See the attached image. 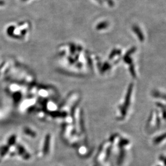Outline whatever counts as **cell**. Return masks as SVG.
Returning <instances> with one entry per match:
<instances>
[{"mask_svg":"<svg viewBox=\"0 0 166 166\" xmlns=\"http://www.w3.org/2000/svg\"><path fill=\"white\" fill-rule=\"evenodd\" d=\"M77 151H78V153L79 155L84 156V155H86V154L88 155V147L85 145H79L77 146Z\"/></svg>","mask_w":166,"mask_h":166,"instance_id":"7a4b0ae2","label":"cell"},{"mask_svg":"<svg viewBox=\"0 0 166 166\" xmlns=\"http://www.w3.org/2000/svg\"><path fill=\"white\" fill-rule=\"evenodd\" d=\"M52 137L50 134H48L44 137L39 146L37 153L38 157H43L48 155L51 152L52 147Z\"/></svg>","mask_w":166,"mask_h":166,"instance_id":"6da1fadb","label":"cell"},{"mask_svg":"<svg viewBox=\"0 0 166 166\" xmlns=\"http://www.w3.org/2000/svg\"><path fill=\"white\" fill-rule=\"evenodd\" d=\"M24 133L25 135L29 137V138H35L36 137V132H33L32 130H30V128L26 127L24 130Z\"/></svg>","mask_w":166,"mask_h":166,"instance_id":"3957f363","label":"cell"},{"mask_svg":"<svg viewBox=\"0 0 166 166\" xmlns=\"http://www.w3.org/2000/svg\"><path fill=\"white\" fill-rule=\"evenodd\" d=\"M99 166V165H97V166H96V165H95V166Z\"/></svg>","mask_w":166,"mask_h":166,"instance_id":"277c9868","label":"cell"}]
</instances>
